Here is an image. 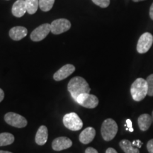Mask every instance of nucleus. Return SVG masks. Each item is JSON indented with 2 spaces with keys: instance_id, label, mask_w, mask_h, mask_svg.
Here are the masks:
<instances>
[{
  "instance_id": "6ab92c4d",
  "label": "nucleus",
  "mask_w": 153,
  "mask_h": 153,
  "mask_svg": "<svg viewBox=\"0 0 153 153\" xmlns=\"http://www.w3.org/2000/svg\"><path fill=\"white\" fill-rule=\"evenodd\" d=\"M27 12L29 14H34L39 7V0H25Z\"/></svg>"
},
{
  "instance_id": "bb28decb",
  "label": "nucleus",
  "mask_w": 153,
  "mask_h": 153,
  "mask_svg": "<svg viewBox=\"0 0 153 153\" xmlns=\"http://www.w3.org/2000/svg\"><path fill=\"white\" fill-rule=\"evenodd\" d=\"M4 98V91L0 88V102H1V101H3Z\"/></svg>"
},
{
  "instance_id": "f257e3e1",
  "label": "nucleus",
  "mask_w": 153,
  "mask_h": 153,
  "mask_svg": "<svg viewBox=\"0 0 153 153\" xmlns=\"http://www.w3.org/2000/svg\"><path fill=\"white\" fill-rule=\"evenodd\" d=\"M68 89L74 101L80 94L90 93L91 91L89 84L81 76H74L70 79L68 85Z\"/></svg>"
},
{
  "instance_id": "c85d7f7f",
  "label": "nucleus",
  "mask_w": 153,
  "mask_h": 153,
  "mask_svg": "<svg viewBox=\"0 0 153 153\" xmlns=\"http://www.w3.org/2000/svg\"><path fill=\"white\" fill-rule=\"evenodd\" d=\"M150 17L152 20H153V3L150 8Z\"/></svg>"
},
{
  "instance_id": "f3484780",
  "label": "nucleus",
  "mask_w": 153,
  "mask_h": 153,
  "mask_svg": "<svg viewBox=\"0 0 153 153\" xmlns=\"http://www.w3.org/2000/svg\"><path fill=\"white\" fill-rule=\"evenodd\" d=\"M119 145L125 153H140L139 149L133 146L128 140H122L119 143Z\"/></svg>"
},
{
  "instance_id": "5701e85b",
  "label": "nucleus",
  "mask_w": 153,
  "mask_h": 153,
  "mask_svg": "<svg viewBox=\"0 0 153 153\" xmlns=\"http://www.w3.org/2000/svg\"><path fill=\"white\" fill-rule=\"evenodd\" d=\"M147 149L149 153H153V139H151L147 143Z\"/></svg>"
},
{
  "instance_id": "1a4fd4ad",
  "label": "nucleus",
  "mask_w": 153,
  "mask_h": 153,
  "mask_svg": "<svg viewBox=\"0 0 153 153\" xmlns=\"http://www.w3.org/2000/svg\"><path fill=\"white\" fill-rule=\"evenodd\" d=\"M51 32V24H44L34 29L30 33V39L33 41L38 42L43 40Z\"/></svg>"
},
{
  "instance_id": "ddd939ff",
  "label": "nucleus",
  "mask_w": 153,
  "mask_h": 153,
  "mask_svg": "<svg viewBox=\"0 0 153 153\" xmlns=\"http://www.w3.org/2000/svg\"><path fill=\"white\" fill-rule=\"evenodd\" d=\"M96 131L92 127H88L79 134V140L83 144H89L94 139Z\"/></svg>"
},
{
  "instance_id": "412c9836",
  "label": "nucleus",
  "mask_w": 153,
  "mask_h": 153,
  "mask_svg": "<svg viewBox=\"0 0 153 153\" xmlns=\"http://www.w3.org/2000/svg\"><path fill=\"white\" fill-rule=\"evenodd\" d=\"M146 82L148 84V95L153 97V74L148 76Z\"/></svg>"
},
{
  "instance_id": "a878e982",
  "label": "nucleus",
  "mask_w": 153,
  "mask_h": 153,
  "mask_svg": "<svg viewBox=\"0 0 153 153\" xmlns=\"http://www.w3.org/2000/svg\"><path fill=\"white\" fill-rule=\"evenodd\" d=\"M85 153H99L98 151H97L96 149L94 148H91V147H89L86 149L85 150Z\"/></svg>"
},
{
  "instance_id": "7ed1b4c3",
  "label": "nucleus",
  "mask_w": 153,
  "mask_h": 153,
  "mask_svg": "<svg viewBox=\"0 0 153 153\" xmlns=\"http://www.w3.org/2000/svg\"><path fill=\"white\" fill-rule=\"evenodd\" d=\"M118 125L112 118H107L103 122L101 128V133L105 141H111L118 133Z\"/></svg>"
},
{
  "instance_id": "cd10ccee",
  "label": "nucleus",
  "mask_w": 153,
  "mask_h": 153,
  "mask_svg": "<svg viewBox=\"0 0 153 153\" xmlns=\"http://www.w3.org/2000/svg\"><path fill=\"white\" fill-rule=\"evenodd\" d=\"M106 153H118L117 151H116L115 149L112 148H108L106 151Z\"/></svg>"
},
{
  "instance_id": "39448f33",
  "label": "nucleus",
  "mask_w": 153,
  "mask_h": 153,
  "mask_svg": "<svg viewBox=\"0 0 153 153\" xmlns=\"http://www.w3.org/2000/svg\"><path fill=\"white\" fill-rule=\"evenodd\" d=\"M5 122L9 125L18 128L26 127L28 124L27 120L24 116L14 112H9L4 116Z\"/></svg>"
},
{
  "instance_id": "393cba45",
  "label": "nucleus",
  "mask_w": 153,
  "mask_h": 153,
  "mask_svg": "<svg viewBox=\"0 0 153 153\" xmlns=\"http://www.w3.org/2000/svg\"><path fill=\"white\" fill-rule=\"evenodd\" d=\"M132 144H133V146L136 147V148H141V146H142L143 145V143L141 142L140 140H135L133 141V143H132Z\"/></svg>"
},
{
  "instance_id": "20e7f679",
  "label": "nucleus",
  "mask_w": 153,
  "mask_h": 153,
  "mask_svg": "<svg viewBox=\"0 0 153 153\" xmlns=\"http://www.w3.org/2000/svg\"><path fill=\"white\" fill-rule=\"evenodd\" d=\"M62 121L67 128L72 131H79L83 126V122L81 118L74 112L65 115Z\"/></svg>"
},
{
  "instance_id": "7c9ffc66",
  "label": "nucleus",
  "mask_w": 153,
  "mask_h": 153,
  "mask_svg": "<svg viewBox=\"0 0 153 153\" xmlns=\"http://www.w3.org/2000/svg\"><path fill=\"white\" fill-rule=\"evenodd\" d=\"M133 1H135V2H138V1H144V0H133Z\"/></svg>"
},
{
  "instance_id": "aec40b11",
  "label": "nucleus",
  "mask_w": 153,
  "mask_h": 153,
  "mask_svg": "<svg viewBox=\"0 0 153 153\" xmlns=\"http://www.w3.org/2000/svg\"><path fill=\"white\" fill-rule=\"evenodd\" d=\"M55 0H39V7L42 11H49L53 8Z\"/></svg>"
},
{
  "instance_id": "423d86ee",
  "label": "nucleus",
  "mask_w": 153,
  "mask_h": 153,
  "mask_svg": "<svg viewBox=\"0 0 153 153\" xmlns=\"http://www.w3.org/2000/svg\"><path fill=\"white\" fill-rule=\"evenodd\" d=\"M80 106L87 108H94L98 106L99 99L95 95L86 93L80 94L75 100Z\"/></svg>"
},
{
  "instance_id": "f03ea898",
  "label": "nucleus",
  "mask_w": 153,
  "mask_h": 153,
  "mask_svg": "<svg viewBox=\"0 0 153 153\" xmlns=\"http://www.w3.org/2000/svg\"><path fill=\"white\" fill-rule=\"evenodd\" d=\"M132 98L135 101H140L148 94V84L146 79L137 78L134 81L131 87Z\"/></svg>"
},
{
  "instance_id": "2f4dec72",
  "label": "nucleus",
  "mask_w": 153,
  "mask_h": 153,
  "mask_svg": "<svg viewBox=\"0 0 153 153\" xmlns=\"http://www.w3.org/2000/svg\"><path fill=\"white\" fill-rule=\"evenodd\" d=\"M152 122H153V111L152 113Z\"/></svg>"
},
{
  "instance_id": "0eeeda50",
  "label": "nucleus",
  "mask_w": 153,
  "mask_h": 153,
  "mask_svg": "<svg viewBox=\"0 0 153 153\" xmlns=\"http://www.w3.org/2000/svg\"><path fill=\"white\" fill-rule=\"evenodd\" d=\"M153 43V36L150 33H144L139 38L137 44V51L140 54L147 53Z\"/></svg>"
},
{
  "instance_id": "b1692460",
  "label": "nucleus",
  "mask_w": 153,
  "mask_h": 153,
  "mask_svg": "<svg viewBox=\"0 0 153 153\" xmlns=\"http://www.w3.org/2000/svg\"><path fill=\"white\" fill-rule=\"evenodd\" d=\"M126 131H129L131 132H133V126H132V121L130 119H127L126 120Z\"/></svg>"
},
{
  "instance_id": "4be33fe9",
  "label": "nucleus",
  "mask_w": 153,
  "mask_h": 153,
  "mask_svg": "<svg viewBox=\"0 0 153 153\" xmlns=\"http://www.w3.org/2000/svg\"><path fill=\"white\" fill-rule=\"evenodd\" d=\"M96 5L101 8H106L110 4V0H91Z\"/></svg>"
},
{
  "instance_id": "f8f14e48",
  "label": "nucleus",
  "mask_w": 153,
  "mask_h": 153,
  "mask_svg": "<svg viewBox=\"0 0 153 153\" xmlns=\"http://www.w3.org/2000/svg\"><path fill=\"white\" fill-rule=\"evenodd\" d=\"M28 30L24 26H15L9 30V36L14 41H20L27 36Z\"/></svg>"
},
{
  "instance_id": "2eb2a0df",
  "label": "nucleus",
  "mask_w": 153,
  "mask_h": 153,
  "mask_svg": "<svg viewBox=\"0 0 153 153\" xmlns=\"http://www.w3.org/2000/svg\"><path fill=\"white\" fill-rule=\"evenodd\" d=\"M152 123V116L148 114H144L140 115L137 119L139 128L142 131H146L150 128L151 124Z\"/></svg>"
},
{
  "instance_id": "9d476101",
  "label": "nucleus",
  "mask_w": 153,
  "mask_h": 153,
  "mask_svg": "<svg viewBox=\"0 0 153 153\" xmlns=\"http://www.w3.org/2000/svg\"><path fill=\"white\" fill-rule=\"evenodd\" d=\"M75 70V67L73 65L67 64L59 69L53 75V79L55 81H61L66 79L69 76L71 75Z\"/></svg>"
},
{
  "instance_id": "6e6552de",
  "label": "nucleus",
  "mask_w": 153,
  "mask_h": 153,
  "mask_svg": "<svg viewBox=\"0 0 153 153\" xmlns=\"http://www.w3.org/2000/svg\"><path fill=\"white\" fill-rule=\"evenodd\" d=\"M70 28H71V23L66 19H56L51 24V33L55 35L68 31Z\"/></svg>"
},
{
  "instance_id": "c756f323",
  "label": "nucleus",
  "mask_w": 153,
  "mask_h": 153,
  "mask_svg": "<svg viewBox=\"0 0 153 153\" xmlns=\"http://www.w3.org/2000/svg\"><path fill=\"white\" fill-rule=\"evenodd\" d=\"M0 153H12L11 152H9V151H4V150H0Z\"/></svg>"
},
{
  "instance_id": "9b49d317",
  "label": "nucleus",
  "mask_w": 153,
  "mask_h": 153,
  "mask_svg": "<svg viewBox=\"0 0 153 153\" xmlns=\"http://www.w3.org/2000/svg\"><path fill=\"white\" fill-rule=\"evenodd\" d=\"M72 145V142L67 137H59L55 138L52 143V148L55 151H60L70 148Z\"/></svg>"
},
{
  "instance_id": "4468645a",
  "label": "nucleus",
  "mask_w": 153,
  "mask_h": 153,
  "mask_svg": "<svg viewBox=\"0 0 153 153\" xmlns=\"http://www.w3.org/2000/svg\"><path fill=\"white\" fill-rule=\"evenodd\" d=\"M27 11L25 0H17L12 6L11 12L16 17H22Z\"/></svg>"
},
{
  "instance_id": "a211bd4d",
  "label": "nucleus",
  "mask_w": 153,
  "mask_h": 153,
  "mask_svg": "<svg viewBox=\"0 0 153 153\" xmlns=\"http://www.w3.org/2000/svg\"><path fill=\"white\" fill-rule=\"evenodd\" d=\"M14 136L9 133H0V147L7 146L14 142Z\"/></svg>"
},
{
  "instance_id": "dca6fc26",
  "label": "nucleus",
  "mask_w": 153,
  "mask_h": 153,
  "mask_svg": "<svg viewBox=\"0 0 153 153\" xmlns=\"http://www.w3.org/2000/svg\"><path fill=\"white\" fill-rule=\"evenodd\" d=\"M48 131L46 126H40L36 135V143L38 145H45L48 140Z\"/></svg>"
}]
</instances>
